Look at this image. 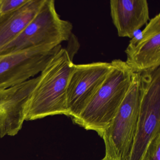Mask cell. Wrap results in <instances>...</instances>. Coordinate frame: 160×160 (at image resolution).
<instances>
[{
	"instance_id": "cell-1",
	"label": "cell",
	"mask_w": 160,
	"mask_h": 160,
	"mask_svg": "<svg viewBox=\"0 0 160 160\" xmlns=\"http://www.w3.org/2000/svg\"><path fill=\"white\" fill-rule=\"evenodd\" d=\"M72 58L62 47L54 54L40 73L39 81L29 97L26 121L58 115L69 117L67 89L75 66Z\"/></svg>"
},
{
	"instance_id": "cell-2",
	"label": "cell",
	"mask_w": 160,
	"mask_h": 160,
	"mask_svg": "<svg viewBox=\"0 0 160 160\" xmlns=\"http://www.w3.org/2000/svg\"><path fill=\"white\" fill-rule=\"evenodd\" d=\"M112 69L90 102L75 119L74 123L101 137L116 116L130 88L134 73L125 62L115 59Z\"/></svg>"
},
{
	"instance_id": "cell-3",
	"label": "cell",
	"mask_w": 160,
	"mask_h": 160,
	"mask_svg": "<svg viewBox=\"0 0 160 160\" xmlns=\"http://www.w3.org/2000/svg\"><path fill=\"white\" fill-rule=\"evenodd\" d=\"M70 21L58 14L54 0H44L37 14L12 41L0 49L1 55H8L42 45L58 46L69 42L73 34Z\"/></svg>"
},
{
	"instance_id": "cell-4",
	"label": "cell",
	"mask_w": 160,
	"mask_h": 160,
	"mask_svg": "<svg viewBox=\"0 0 160 160\" xmlns=\"http://www.w3.org/2000/svg\"><path fill=\"white\" fill-rule=\"evenodd\" d=\"M139 105V74L134 73L126 95L102 137L107 157L113 160H129L136 132Z\"/></svg>"
},
{
	"instance_id": "cell-5",
	"label": "cell",
	"mask_w": 160,
	"mask_h": 160,
	"mask_svg": "<svg viewBox=\"0 0 160 160\" xmlns=\"http://www.w3.org/2000/svg\"><path fill=\"white\" fill-rule=\"evenodd\" d=\"M138 74L139 114L129 160H142L149 144L160 133V67Z\"/></svg>"
},
{
	"instance_id": "cell-6",
	"label": "cell",
	"mask_w": 160,
	"mask_h": 160,
	"mask_svg": "<svg viewBox=\"0 0 160 160\" xmlns=\"http://www.w3.org/2000/svg\"><path fill=\"white\" fill-rule=\"evenodd\" d=\"M62 47L42 45L0 56V89L24 83L40 73Z\"/></svg>"
},
{
	"instance_id": "cell-7",
	"label": "cell",
	"mask_w": 160,
	"mask_h": 160,
	"mask_svg": "<svg viewBox=\"0 0 160 160\" xmlns=\"http://www.w3.org/2000/svg\"><path fill=\"white\" fill-rule=\"evenodd\" d=\"M112 69L111 62L75 64L67 89L69 117H78L90 102Z\"/></svg>"
},
{
	"instance_id": "cell-8",
	"label": "cell",
	"mask_w": 160,
	"mask_h": 160,
	"mask_svg": "<svg viewBox=\"0 0 160 160\" xmlns=\"http://www.w3.org/2000/svg\"><path fill=\"white\" fill-rule=\"evenodd\" d=\"M125 63L133 73H140L160 67V14L151 19L125 49Z\"/></svg>"
},
{
	"instance_id": "cell-9",
	"label": "cell",
	"mask_w": 160,
	"mask_h": 160,
	"mask_svg": "<svg viewBox=\"0 0 160 160\" xmlns=\"http://www.w3.org/2000/svg\"><path fill=\"white\" fill-rule=\"evenodd\" d=\"M39 80L33 78L14 87L0 89V139L18 134L26 121L29 97Z\"/></svg>"
},
{
	"instance_id": "cell-10",
	"label": "cell",
	"mask_w": 160,
	"mask_h": 160,
	"mask_svg": "<svg viewBox=\"0 0 160 160\" xmlns=\"http://www.w3.org/2000/svg\"><path fill=\"white\" fill-rule=\"evenodd\" d=\"M110 10L120 37L132 39L150 20L147 0H111Z\"/></svg>"
},
{
	"instance_id": "cell-11",
	"label": "cell",
	"mask_w": 160,
	"mask_h": 160,
	"mask_svg": "<svg viewBox=\"0 0 160 160\" xmlns=\"http://www.w3.org/2000/svg\"><path fill=\"white\" fill-rule=\"evenodd\" d=\"M44 0H29L20 9L0 14V49L15 39L35 18Z\"/></svg>"
},
{
	"instance_id": "cell-12",
	"label": "cell",
	"mask_w": 160,
	"mask_h": 160,
	"mask_svg": "<svg viewBox=\"0 0 160 160\" xmlns=\"http://www.w3.org/2000/svg\"><path fill=\"white\" fill-rule=\"evenodd\" d=\"M142 160H160V133L149 144Z\"/></svg>"
},
{
	"instance_id": "cell-13",
	"label": "cell",
	"mask_w": 160,
	"mask_h": 160,
	"mask_svg": "<svg viewBox=\"0 0 160 160\" xmlns=\"http://www.w3.org/2000/svg\"><path fill=\"white\" fill-rule=\"evenodd\" d=\"M29 1V0H0V14L14 12Z\"/></svg>"
},
{
	"instance_id": "cell-14",
	"label": "cell",
	"mask_w": 160,
	"mask_h": 160,
	"mask_svg": "<svg viewBox=\"0 0 160 160\" xmlns=\"http://www.w3.org/2000/svg\"><path fill=\"white\" fill-rule=\"evenodd\" d=\"M101 160H113V159H110V158H108V157H107V156H105L103 159H102Z\"/></svg>"
}]
</instances>
